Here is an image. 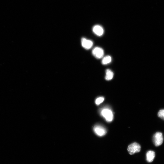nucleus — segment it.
<instances>
[{
  "mask_svg": "<svg viewBox=\"0 0 164 164\" xmlns=\"http://www.w3.org/2000/svg\"><path fill=\"white\" fill-rule=\"evenodd\" d=\"M101 114L107 122H110L113 119V112L109 109H103L101 111Z\"/></svg>",
  "mask_w": 164,
  "mask_h": 164,
  "instance_id": "1",
  "label": "nucleus"
},
{
  "mask_svg": "<svg viewBox=\"0 0 164 164\" xmlns=\"http://www.w3.org/2000/svg\"><path fill=\"white\" fill-rule=\"evenodd\" d=\"M141 148V146L138 144L134 143L129 146L127 150L129 154L133 155L139 152Z\"/></svg>",
  "mask_w": 164,
  "mask_h": 164,
  "instance_id": "2",
  "label": "nucleus"
},
{
  "mask_svg": "<svg viewBox=\"0 0 164 164\" xmlns=\"http://www.w3.org/2000/svg\"><path fill=\"white\" fill-rule=\"evenodd\" d=\"M153 142L155 146H158L161 145L163 142V137L162 133L157 132L155 134L153 138Z\"/></svg>",
  "mask_w": 164,
  "mask_h": 164,
  "instance_id": "3",
  "label": "nucleus"
},
{
  "mask_svg": "<svg viewBox=\"0 0 164 164\" xmlns=\"http://www.w3.org/2000/svg\"><path fill=\"white\" fill-rule=\"evenodd\" d=\"M95 133L99 136H104L107 133L106 129L100 125H96L93 128Z\"/></svg>",
  "mask_w": 164,
  "mask_h": 164,
  "instance_id": "4",
  "label": "nucleus"
},
{
  "mask_svg": "<svg viewBox=\"0 0 164 164\" xmlns=\"http://www.w3.org/2000/svg\"><path fill=\"white\" fill-rule=\"evenodd\" d=\"M92 53L94 56L96 58L100 59L104 55V51L100 47H96L92 50Z\"/></svg>",
  "mask_w": 164,
  "mask_h": 164,
  "instance_id": "5",
  "label": "nucleus"
},
{
  "mask_svg": "<svg viewBox=\"0 0 164 164\" xmlns=\"http://www.w3.org/2000/svg\"><path fill=\"white\" fill-rule=\"evenodd\" d=\"M81 43L82 46L86 49H90L93 45V43L92 41L87 40L84 38H82Z\"/></svg>",
  "mask_w": 164,
  "mask_h": 164,
  "instance_id": "6",
  "label": "nucleus"
},
{
  "mask_svg": "<svg viewBox=\"0 0 164 164\" xmlns=\"http://www.w3.org/2000/svg\"><path fill=\"white\" fill-rule=\"evenodd\" d=\"M93 31L96 35L99 36H102L104 32L103 28L99 25L94 26L93 28Z\"/></svg>",
  "mask_w": 164,
  "mask_h": 164,
  "instance_id": "7",
  "label": "nucleus"
},
{
  "mask_svg": "<svg viewBox=\"0 0 164 164\" xmlns=\"http://www.w3.org/2000/svg\"><path fill=\"white\" fill-rule=\"evenodd\" d=\"M155 153L153 151L150 150L146 154V160L149 162H152L155 157Z\"/></svg>",
  "mask_w": 164,
  "mask_h": 164,
  "instance_id": "8",
  "label": "nucleus"
},
{
  "mask_svg": "<svg viewBox=\"0 0 164 164\" xmlns=\"http://www.w3.org/2000/svg\"><path fill=\"white\" fill-rule=\"evenodd\" d=\"M114 73L110 69H107L106 71L105 79L107 81H110L113 79Z\"/></svg>",
  "mask_w": 164,
  "mask_h": 164,
  "instance_id": "9",
  "label": "nucleus"
},
{
  "mask_svg": "<svg viewBox=\"0 0 164 164\" xmlns=\"http://www.w3.org/2000/svg\"><path fill=\"white\" fill-rule=\"evenodd\" d=\"M112 61V58L110 56H107L104 58L102 60V63L103 65H106L109 64Z\"/></svg>",
  "mask_w": 164,
  "mask_h": 164,
  "instance_id": "10",
  "label": "nucleus"
},
{
  "mask_svg": "<svg viewBox=\"0 0 164 164\" xmlns=\"http://www.w3.org/2000/svg\"><path fill=\"white\" fill-rule=\"evenodd\" d=\"M104 98L102 97L98 98L96 100V103L97 105H99L102 103L104 101Z\"/></svg>",
  "mask_w": 164,
  "mask_h": 164,
  "instance_id": "11",
  "label": "nucleus"
},
{
  "mask_svg": "<svg viewBox=\"0 0 164 164\" xmlns=\"http://www.w3.org/2000/svg\"><path fill=\"white\" fill-rule=\"evenodd\" d=\"M159 117L164 119V110H161L159 111L158 113Z\"/></svg>",
  "mask_w": 164,
  "mask_h": 164,
  "instance_id": "12",
  "label": "nucleus"
}]
</instances>
